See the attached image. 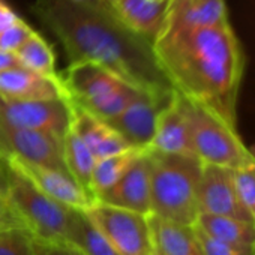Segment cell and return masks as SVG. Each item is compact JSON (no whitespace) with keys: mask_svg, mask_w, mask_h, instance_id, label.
<instances>
[{"mask_svg":"<svg viewBox=\"0 0 255 255\" xmlns=\"http://www.w3.org/2000/svg\"><path fill=\"white\" fill-rule=\"evenodd\" d=\"M20 65L50 78H59L60 74L56 71V56L50 44L39 35L33 32L26 42L15 51Z\"/></svg>","mask_w":255,"mask_h":255,"instance_id":"23","label":"cell"},{"mask_svg":"<svg viewBox=\"0 0 255 255\" xmlns=\"http://www.w3.org/2000/svg\"><path fill=\"white\" fill-rule=\"evenodd\" d=\"M101 2L125 27L153 44L164 29L170 0H101Z\"/></svg>","mask_w":255,"mask_h":255,"instance_id":"14","label":"cell"},{"mask_svg":"<svg viewBox=\"0 0 255 255\" xmlns=\"http://www.w3.org/2000/svg\"><path fill=\"white\" fill-rule=\"evenodd\" d=\"M18 65H20V60L15 53L0 50V72L6 71L9 68H14V66H18Z\"/></svg>","mask_w":255,"mask_h":255,"instance_id":"32","label":"cell"},{"mask_svg":"<svg viewBox=\"0 0 255 255\" xmlns=\"http://www.w3.org/2000/svg\"><path fill=\"white\" fill-rule=\"evenodd\" d=\"M3 194L20 222L29 228L36 239H65L72 207H68L42 192L26 176L9 167L5 161Z\"/></svg>","mask_w":255,"mask_h":255,"instance_id":"5","label":"cell"},{"mask_svg":"<svg viewBox=\"0 0 255 255\" xmlns=\"http://www.w3.org/2000/svg\"><path fill=\"white\" fill-rule=\"evenodd\" d=\"M183 102L192 150L203 164L237 170L255 162V155L245 146L236 128L185 96Z\"/></svg>","mask_w":255,"mask_h":255,"instance_id":"6","label":"cell"},{"mask_svg":"<svg viewBox=\"0 0 255 255\" xmlns=\"http://www.w3.org/2000/svg\"><path fill=\"white\" fill-rule=\"evenodd\" d=\"M60 78L71 104L105 122L119 116L141 90L93 62H71Z\"/></svg>","mask_w":255,"mask_h":255,"instance_id":"4","label":"cell"},{"mask_svg":"<svg viewBox=\"0 0 255 255\" xmlns=\"http://www.w3.org/2000/svg\"><path fill=\"white\" fill-rule=\"evenodd\" d=\"M149 149L164 153L195 155L192 150L183 96L176 90L173 92L171 101L161 110L158 116L155 135Z\"/></svg>","mask_w":255,"mask_h":255,"instance_id":"16","label":"cell"},{"mask_svg":"<svg viewBox=\"0 0 255 255\" xmlns=\"http://www.w3.org/2000/svg\"><path fill=\"white\" fill-rule=\"evenodd\" d=\"M140 152H141L140 149H129L122 153L96 159L92 173V182H90L93 198L98 194L108 189L110 186H113L125 174V171L131 167V164L135 161Z\"/></svg>","mask_w":255,"mask_h":255,"instance_id":"24","label":"cell"},{"mask_svg":"<svg viewBox=\"0 0 255 255\" xmlns=\"http://www.w3.org/2000/svg\"><path fill=\"white\" fill-rule=\"evenodd\" d=\"M9 225H23V224L20 222L17 215L9 207L6 198H5V194L0 192V228L9 227Z\"/></svg>","mask_w":255,"mask_h":255,"instance_id":"30","label":"cell"},{"mask_svg":"<svg viewBox=\"0 0 255 255\" xmlns=\"http://www.w3.org/2000/svg\"><path fill=\"white\" fill-rule=\"evenodd\" d=\"M173 92L174 89L170 92L140 90L135 99L119 116L108 120V123L131 147L146 150L152 144L158 116L161 110L171 101Z\"/></svg>","mask_w":255,"mask_h":255,"instance_id":"10","label":"cell"},{"mask_svg":"<svg viewBox=\"0 0 255 255\" xmlns=\"http://www.w3.org/2000/svg\"><path fill=\"white\" fill-rule=\"evenodd\" d=\"M198 212L216 216H228L254 222L251 213L240 200L234 170L213 164H203L197 191Z\"/></svg>","mask_w":255,"mask_h":255,"instance_id":"11","label":"cell"},{"mask_svg":"<svg viewBox=\"0 0 255 255\" xmlns=\"http://www.w3.org/2000/svg\"><path fill=\"white\" fill-rule=\"evenodd\" d=\"M9 167L26 176L33 185H36L42 192L54 198L56 201L72 207L84 210L87 206H90L95 198L89 195L69 173L50 168L45 165L27 162L18 158H6L3 159Z\"/></svg>","mask_w":255,"mask_h":255,"instance_id":"13","label":"cell"},{"mask_svg":"<svg viewBox=\"0 0 255 255\" xmlns=\"http://www.w3.org/2000/svg\"><path fill=\"white\" fill-rule=\"evenodd\" d=\"M0 255H35V236L24 225L2 227Z\"/></svg>","mask_w":255,"mask_h":255,"instance_id":"25","label":"cell"},{"mask_svg":"<svg viewBox=\"0 0 255 255\" xmlns=\"http://www.w3.org/2000/svg\"><path fill=\"white\" fill-rule=\"evenodd\" d=\"M35 15L62 42L71 62H93L141 90H173L153 44L125 27L101 0H35Z\"/></svg>","mask_w":255,"mask_h":255,"instance_id":"1","label":"cell"},{"mask_svg":"<svg viewBox=\"0 0 255 255\" xmlns=\"http://www.w3.org/2000/svg\"><path fill=\"white\" fill-rule=\"evenodd\" d=\"M33 32L35 30L18 17L11 26L0 32V50L15 53Z\"/></svg>","mask_w":255,"mask_h":255,"instance_id":"28","label":"cell"},{"mask_svg":"<svg viewBox=\"0 0 255 255\" xmlns=\"http://www.w3.org/2000/svg\"><path fill=\"white\" fill-rule=\"evenodd\" d=\"M194 225L224 243L255 248V222L200 213Z\"/></svg>","mask_w":255,"mask_h":255,"instance_id":"21","label":"cell"},{"mask_svg":"<svg viewBox=\"0 0 255 255\" xmlns=\"http://www.w3.org/2000/svg\"><path fill=\"white\" fill-rule=\"evenodd\" d=\"M3 162V161H2ZM0 192H3V177L0 179Z\"/></svg>","mask_w":255,"mask_h":255,"instance_id":"34","label":"cell"},{"mask_svg":"<svg viewBox=\"0 0 255 255\" xmlns=\"http://www.w3.org/2000/svg\"><path fill=\"white\" fill-rule=\"evenodd\" d=\"M194 231H195V236L198 239V243H200L204 255H255V248L224 243V242L206 234L197 225H194Z\"/></svg>","mask_w":255,"mask_h":255,"instance_id":"26","label":"cell"},{"mask_svg":"<svg viewBox=\"0 0 255 255\" xmlns=\"http://www.w3.org/2000/svg\"><path fill=\"white\" fill-rule=\"evenodd\" d=\"M71 105H72L71 128L92 150L96 159L134 149L128 144V141L108 122L93 116L92 113L86 111L81 107H77L74 104Z\"/></svg>","mask_w":255,"mask_h":255,"instance_id":"18","label":"cell"},{"mask_svg":"<svg viewBox=\"0 0 255 255\" xmlns=\"http://www.w3.org/2000/svg\"><path fill=\"white\" fill-rule=\"evenodd\" d=\"M153 53L176 92L237 129L246 60L230 23L161 32L153 41Z\"/></svg>","mask_w":255,"mask_h":255,"instance_id":"2","label":"cell"},{"mask_svg":"<svg viewBox=\"0 0 255 255\" xmlns=\"http://www.w3.org/2000/svg\"><path fill=\"white\" fill-rule=\"evenodd\" d=\"M63 159L68 173L89 195H92L90 182L96 158L72 128L63 135Z\"/></svg>","mask_w":255,"mask_h":255,"instance_id":"22","label":"cell"},{"mask_svg":"<svg viewBox=\"0 0 255 255\" xmlns=\"http://www.w3.org/2000/svg\"><path fill=\"white\" fill-rule=\"evenodd\" d=\"M150 156V213L164 219L194 225L203 162L195 155L164 153L147 149Z\"/></svg>","mask_w":255,"mask_h":255,"instance_id":"3","label":"cell"},{"mask_svg":"<svg viewBox=\"0 0 255 255\" xmlns=\"http://www.w3.org/2000/svg\"><path fill=\"white\" fill-rule=\"evenodd\" d=\"M35 255H84L66 239L44 240L35 237Z\"/></svg>","mask_w":255,"mask_h":255,"instance_id":"29","label":"cell"},{"mask_svg":"<svg viewBox=\"0 0 255 255\" xmlns=\"http://www.w3.org/2000/svg\"><path fill=\"white\" fill-rule=\"evenodd\" d=\"M152 255H162V254H161V252H159V251H156V249H155V251H153V254H152Z\"/></svg>","mask_w":255,"mask_h":255,"instance_id":"35","label":"cell"},{"mask_svg":"<svg viewBox=\"0 0 255 255\" xmlns=\"http://www.w3.org/2000/svg\"><path fill=\"white\" fill-rule=\"evenodd\" d=\"M65 239L84 255H119L101 230L80 209H71Z\"/></svg>","mask_w":255,"mask_h":255,"instance_id":"20","label":"cell"},{"mask_svg":"<svg viewBox=\"0 0 255 255\" xmlns=\"http://www.w3.org/2000/svg\"><path fill=\"white\" fill-rule=\"evenodd\" d=\"M234 180L240 200L255 222V162L234 170Z\"/></svg>","mask_w":255,"mask_h":255,"instance_id":"27","label":"cell"},{"mask_svg":"<svg viewBox=\"0 0 255 255\" xmlns=\"http://www.w3.org/2000/svg\"><path fill=\"white\" fill-rule=\"evenodd\" d=\"M18 18L17 12L5 2V0H0V32L11 26L15 20Z\"/></svg>","mask_w":255,"mask_h":255,"instance_id":"31","label":"cell"},{"mask_svg":"<svg viewBox=\"0 0 255 255\" xmlns=\"http://www.w3.org/2000/svg\"><path fill=\"white\" fill-rule=\"evenodd\" d=\"M155 249L162 255H204L194 225H182L153 213L147 215Z\"/></svg>","mask_w":255,"mask_h":255,"instance_id":"19","label":"cell"},{"mask_svg":"<svg viewBox=\"0 0 255 255\" xmlns=\"http://www.w3.org/2000/svg\"><path fill=\"white\" fill-rule=\"evenodd\" d=\"M86 216L108 239L119 255H152L155 251L149 218L144 213L95 200Z\"/></svg>","mask_w":255,"mask_h":255,"instance_id":"7","label":"cell"},{"mask_svg":"<svg viewBox=\"0 0 255 255\" xmlns=\"http://www.w3.org/2000/svg\"><path fill=\"white\" fill-rule=\"evenodd\" d=\"M0 98L5 101H42L68 98L62 78H50L23 65L0 72Z\"/></svg>","mask_w":255,"mask_h":255,"instance_id":"15","label":"cell"},{"mask_svg":"<svg viewBox=\"0 0 255 255\" xmlns=\"http://www.w3.org/2000/svg\"><path fill=\"white\" fill-rule=\"evenodd\" d=\"M224 23H230L225 0H170L162 32L189 30Z\"/></svg>","mask_w":255,"mask_h":255,"instance_id":"17","label":"cell"},{"mask_svg":"<svg viewBox=\"0 0 255 255\" xmlns=\"http://www.w3.org/2000/svg\"><path fill=\"white\" fill-rule=\"evenodd\" d=\"M3 177V162H2V159H0V179Z\"/></svg>","mask_w":255,"mask_h":255,"instance_id":"33","label":"cell"},{"mask_svg":"<svg viewBox=\"0 0 255 255\" xmlns=\"http://www.w3.org/2000/svg\"><path fill=\"white\" fill-rule=\"evenodd\" d=\"M72 105L66 98L42 101H5L0 98V123L48 131L63 137L71 128Z\"/></svg>","mask_w":255,"mask_h":255,"instance_id":"9","label":"cell"},{"mask_svg":"<svg viewBox=\"0 0 255 255\" xmlns=\"http://www.w3.org/2000/svg\"><path fill=\"white\" fill-rule=\"evenodd\" d=\"M95 200L144 215L150 213V156L147 149L141 150L125 174L113 186L98 194Z\"/></svg>","mask_w":255,"mask_h":255,"instance_id":"12","label":"cell"},{"mask_svg":"<svg viewBox=\"0 0 255 255\" xmlns=\"http://www.w3.org/2000/svg\"><path fill=\"white\" fill-rule=\"evenodd\" d=\"M18 158L68 173L63 159V137L38 129L0 123V159Z\"/></svg>","mask_w":255,"mask_h":255,"instance_id":"8","label":"cell"}]
</instances>
